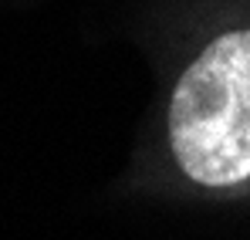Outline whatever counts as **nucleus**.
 Listing matches in <instances>:
<instances>
[{
  "label": "nucleus",
  "mask_w": 250,
  "mask_h": 240,
  "mask_svg": "<svg viewBox=\"0 0 250 240\" xmlns=\"http://www.w3.org/2000/svg\"><path fill=\"white\" fill-rule=\"evenodd\" d=\"M169 146L193 183L250 179V31L216 38L183 71L169 102Z\"/></svg>",
  "instance_id": "obj_1"
}]
</instances>
